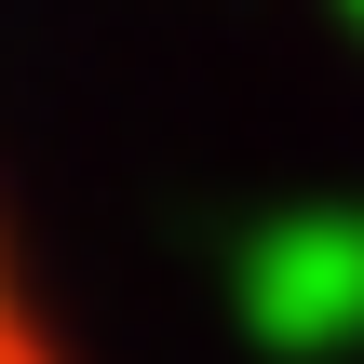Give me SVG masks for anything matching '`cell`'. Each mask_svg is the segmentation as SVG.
<instances>
[{
	"label": "cell",
	"mask_w": 364,
	"mask_h": 364,
	"mask_svg": "<svg viewBox=\"0 0 364 364\" xmlns=\"http://www.w3.org/2000/svg\"><path fill=\"white\" fill-rule=\"evenodd\" d=\"M0 364H68L54 311H41V284H27V257H14V230H0Z\"/></svg>",
	"instance_id": "1"
}]
</instances>
